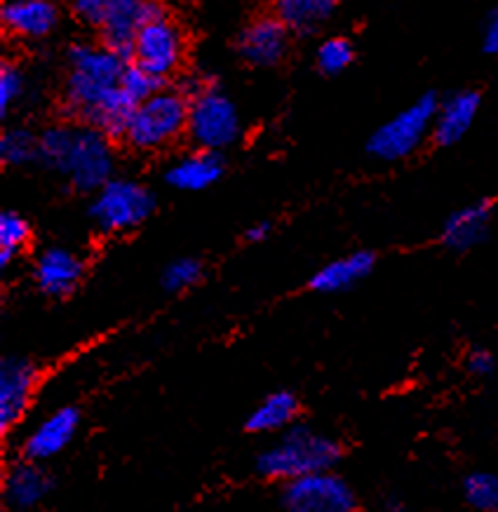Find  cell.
<instances>
[{"label": "cell", "mask_w": 498, "mask_h": 512, "mask_svg": "<svg viewBox=\"0 0 498 512\" xmlns=\"http://www.w3.org/2000/svg\"><path fill=\"white\" fill-rule=\"evenodd\" d=\"M66 78V111L106 137H125L137 106L120 90L127 62L109 47L73 45Z\"/></svg>", "instance_id": "1"}, {"label": "cell", "mask_w": 498, "mask_h": 512, "mask_svg": "<svg viewBox=\"0 0 498 512\" xmlns=\"http://www.w3.org/2000/svg\"><path fill=\"white\" fill-rule=\"evenodd\" d=\"M339 458L341 447L332 437L306 426H292L282 430L278 442L261 451L257 470L266 480L292 482L306 475L327 473L339 463Z\"/></svg>", "instance_id": "2"}, {"label": "cell", "mask_w": 498, "mask_h": 512, "mask_svg": "<svg viewBox=\"0 0 498 512\" xmlns=\"http://www.w3.org/2000/svg\"><path fill=\"white\" fill-rule=\"evenodd\" d=\"M191 99L181 90H160L134 109L125 139L139 151H158L188 132Z\"/></svg>", "instance_id": "3"}, {"label": "cell", "mask_w": 498, "mask_h": 512, "mask_svg": "<svg viewBox=\"0 0 498 512\" xmlns=\"http://www.w3.org/2000/svg\"><path fill=\"white\" fill-rule=\"evenodd\" d=\"M437 109H440V101L435 94H423L421 99H416L412 106H407L405 111L397 113L372 134L367 144L369 153L386 163L412 156L428 137V132L433 130Z\"/></svg>", "instance_id": "4"}, {"label": "cell", "mask_w": 498, "mask_h": 512, "mask_svg": "<svg viewBox=\"0 0 498 512\" xmlns=\"http://www.w3.org/2000/svg\"><path fill=\"white\" fill-rule=\"evenodd\" d=\"M240 113L228 94L217 87H203L191 97L188 134L205 151H221L240 139Z\"/></svg>", "instance_id": "5"}, {"label": "cell", "mask_w": 498, "mask_h": 512, "mask_svg": "<svg viewBox=\"0 0 498 512\" xmlns=\"http://www.w3.org/2000/svg\"><path fill=\"white\" fill-rule=\"evenodd\" d=\"M156 200L139 181L111 179L94 195L90 214L104 233H125L151 217Z\"/></svg>", "instance_id": "6"}, {"label": "cell", "mask_w": 498, "mask_h": 512, "mask_svg": "<svg viewBox=\"0 0 498 512\" xmlns=\"http://www.w3.org/2000/svg\"><path fill=\"white\" fill-rule=\"evenodd\" d=\"M59 172L66 174L78 191H99L111 181L113 153L109 137L99 130H76L71 148Z\"/></svg>", "instance_id": "7"}, {"label": "cell", "mask_w": 498, "mask_h": 512, "mask_svg": "<svg viewBox=\"0 0 498 512\" xmlns=\"http://www.w3.org/2000/svg\"><path fill=\"white\" fill-rule=\"evenodd\" d=\"M282 505L287 512H358L351 484L332 470L287 482Z\"/></svg>", "instance_id": "8"}, {"label": "cell", "mask_w": 498, "mask_h": 512, "mask_svg": "<svg viewBox=\"0 0 498 512\" xmlns=\"http://www.w3.org/2000/svg\"><path fill=\"white\" fill-rule=\"evenodd\" d=\"M186 55V36L170 17H160L146 24L134 43L132 59L141 69L165 80L179 71Z\"/></svg>", "instance_id": "9"}, {"label": "cell", "mask_w": 498, "mask_h": 512, "mask_svg": "<svg viewBox=\"0 0 498 512\" xmlns=\"http://www.w3.org/2000/svg\"><path fill=\"white\" fill-rule=\"evenodd\" d=\"M160 17H167L165 5L160 0H109L104 24L99 26L104 47L130 62L141 29Z\"/></svg>", "instance_id": "10"}, {"label": "cell", "mask_w": 498, "mask_h": 512, "mask_svg": "<svg viewBox=\"0 0 498 512\" xmlns=\"http://www.w3.org/2000/svg\"><path fill=\"white\" fill-rule=\"evenodd\" d=\"M38 372L24 357H5L0 365V430L10 433L31 407Z\"/></svg>", "instance_id": "11"}, {"label": "cell", "mask_w": 498, "mask_h": 512, "mask_svg": "<svg viewBox=\"0 0 498 512\" xmlns=\"http://www.w3.org/2000/svg\"><path fill=\"white\" fill-rule=\"evenodd\" d=\"M80 414L76 407H62L38 423L24 440V456L43 463L62 454L78 435Z\"/></svg>", "instance_id": "12"}, {"label": "cell", "mask_w": 498, "mask_h": 512, "mask_svg": "<svg viewBox=\"0 0 498 512\" xmlns=\"http://www.w3.org/2000/svg\"><path fill=\"white\" fill-rule=\"evenodd\" d=\"M289 45V31L278 17H259L240 33L238 50L247 64L268 69L280 64Z\"/></svg>", "instance_id": "13"}, {"label": "cell", "mask_w": 498, "mask_h": 512, "mask_svg": "<svg viewBox=\"0 0 498 512\" xmlns=\"http://www.w3.org/2000/svg\"><path fill=\"white\" fill-rule=\"evenodd\" d=\"M57 22L59 10L52 0H8L3 5V26L19 38L50 36Z\"/></svg>", "instance_id": "14"}, {"label": "cell", "mask_w": 498, "mask_h": 512, "mask_svg": "<svg viewBox=\"0 0 498 512\" xmlns=\"http://www.w3.org/2000/svg\"><path fill=\"white\" fill-rule=\"evenodd\" d=\"M83 278V261L64 247H50L36 261V282L40 292L50 296H66Z\"/></svg>", "instance_id": "15"}, {"label": "cell", "mask_w": 498, "mask_h": 512, "mask_svg": "<svg viewBox=\"0 0 498 512\" xmlns=\"http://www.w3.org/2000/svg\"><path fill=\"white\" fill-rule=\"evenodd\" d=\"M477 111H480V94L473 90L456 92L449 99H444L435 116L433 139L440 146H452L461 141L473 127Z\"/></svg>", "instance_id": "16"}, {"label": "cell", "mask_w": 498, "mask_h": 512, "mask_svg": "<svg viewBox=\"0 0 498 512\" xmlns=\"http://www.w3.org/2000/svg\"><path fill=\"white\" fill-rule=\"evenodd\" d=\"M221 174H224V160L219 158V153L200 148V151L188 153V156L179 158L177 163H172L165 179L177 191L195 193L217 184Z\"/></svg>", "instance_id": "17"}, {"label": "cell", "mask_w": 498, "mask_h": 512, "mask_svg": "<svg viewBox=\"0 0 498 512\" xmlns=\"http://www.w3.org/2000/svg\"><path fill=\"white\" fill-rule=\"evenodd\" d=\"M50 489V475L40 468V463L29 461V458L22 463H15V466L8 470V475H5L3 484L5 501L17 510L36 508V505L50 494Z\"/></svg>", "instance_id": "18"}, {"label": "cell", "mask_w": 498, "mask_h": 512, "mask_svg": "<svg viewBox=\"0 0 498 512\" xmlns=\"http://www.w3.org/2000/svg\"><path fill=\"white\" fill-rule=\"evenodd\" d=\"M491 224V205L489 202H475V205L463 207L444 221L442 242L456 252H468L487 238Z\"/></svg>", "instance_id": "19"}, {"label": "cell", "mask_w": 498, "mask_h": 512, "mask_svg": "<svg viewBox=\"0 0 498 512\" xmlns=\"http://www.w3.org/2000/svg\"><path fill=\"white\" fill-rule=\"evenodd\" d=\"M376 264V256L372 252H353L341 259L329 261L311 278V287L322 294L346 292L365 280Z\"/></svg>", "instance_id": "20"}, {"label": "cell", "mask_w": 498, "mask_h": 512, "mask_svg": "<svg viewBox=\"0 0 498 512\" xmlns=\"http://www.w3.org/2000/svg\"><path fill=\"white\" fill-rule=\"evenodd\" d=\"M296 412H299V400L287 390H278L261 400L254 412L247 416V430L261 435L282 433V430L292 428Z\"/></svg>", "instance_id": "21"}, {"label": "cell", "mask_w": 498, "mask_h": 512, "mask_svg": "<svg viewBox=\"0 0 498 512\" xmlns=\"http://www.w3.org/2000/svg\"><path fill=\"white\" fill-rule=\"evenodd\" d=\"M334 5L336 0H275V17L287 26V31L306 36L332 17Z\"/></svg>", "instance_id": "22"}, {"label": "cell", "mask_w": 498, "mask_h": 512, "mask_svg": "<svg viewBox=\"0 0 498 512\" xmlns=\"http://www.w3.org/2000/svg\"><path fill=\"white\" fill-rule=\"evenodd\" d=\"M31 238L29 221L17 212L0 214V266L8 268Z\"/></svg>", "instance_id": "23"}, {"label": "cell", "mask_w": 498, "mask_h": 512, "mask_svg": "<svg viewBox=\"0 0 498 512\" xmlns=\"http://www.w3.org/2000/svg\"><path fill=\"white\" fill-rule=\"evenodd\" d=\"M38 158V137L24 127L8 130L0 139V160L5 165H26Z\"/></svg>", "instance_id": "24"}, {"label": "cell", "mask_w": 498, "mask_h": 512, "mask_svg": "<svg viewBox=\"0 0 498 512\" xmlns=\"http://www.w3.org/2000/svg\"><path fill=\"white\" fill-rule=\"evenodd\" d=\"M73 127H50L38 137V160L45 163L50 170H57L62 167L66 153L71 148V139H73Z\"/></svg>", "instance_id": "25"}, {"label": "cell", "mask_w": 498, "mask_h": 512, "mask_svg": "<svg viewBox=\"0 0 498 512\" xmlns=\"http://www.w3.org/2000/svg\"><path fill=\"white\" fill-rule=\"evenodd\" d=\"M120 90L127 94V99L132 101L134 106L144 104L146 99H151L153 94L163 90V80L148 73L146 69H141L139 64H130L127 62L123 78H120Z\"/></svg>", "instance_id": "26"}, {"label": "cell", "mask_w": 498, "mask_h": 512, "mask_svg": "<svg viewBox=\"0 0 498 512\" xmlns=\"http://www.w3.org/2000/svg\"><path fill=\"white\" fill-rule=\"evenodd\" d=\"M466 501L480 512L498 510V475L494 473H473L463 482Z\"/></svg>", "instance_id": "27"}, {"label": "cell", "mask_w": 498, "mask_h": 512, "mask_svg": "<svg viewBox=\"0 0 498 512\" xmlns=\"http://www.w3.org/2000/svg\"><path fill=\"white\" fill-rule=\"evenodd\" d=\"M355 57V50L351 45V40L346 38H327L325 43L318 47V66L322 73L327 76H336V73L346 71L351 66Z\"/></svg>", "instance_id": "28"}, {"label": "cell", "mask_w": 498, "mask_h": 512, "mask_svg": "<svg viewBox=\"0 0 498 512\" xmlns=\"http://www.w3.org/2000/svg\"><path fill=\"white\" fill-rule=\"evenodd\" d=\"M200 275H203L200 261L191 259V256H184V259L172 261V264L165 268L163 287L167 292H184V289L193 287L195 282L200 280Z\"/></svg>", "instance_id": "29"}, {"label": "cell", "mask_w": 498, "mask_h": 512, "mask_svg": "<svg viewBox=\"0 0 498 512\" xmlns=\"http://www.w3.org/2000/svg\"><path fill=\"white\" fill-rule=\"evenodd\" d=\"M26 92V78L22 69H17L15 64L5 62L0 66V113H10L12 106L24 97Z\"/></svg>", "instance_id": "30"}, {"label": "cell", "mask_w": 498, "mask_h": 512, "mask_svg": "<svg viewBox=\"0 0 498 512\" xmlns=\"http://www.w3.org/2000/svg\"><path fill=\"white\" fill-rule=\"evenodd\" d=\"M109 0H71V10L87 26H102Z\"/></svg>", "instance_id": "31"}, {"label": "cell", "mask_w": 498, "mask_h": 512, "mask_svg": "<svg viewBox=\"0 0 498 512\" xmlns=\"http://www.w3.org/2000/svg\"><path fill=\"white\" fill-rule=\"evenodd\" d=\"M494 367H496L494 355H491L489 350H473V353L468 355V369L475 376H487L494 372Z\"/></svg>", "instance_id": "32"}, {"label": "cell", "mask_w": 498, "mask_h": 512, "mask_svg": "<svg viewBox=\"0 0 498 512\" xmlns=\"http://www.w3.org/2000/svg\"><path fill=\"white\" fill-rule=\"evenodd\" d=\"M484 50L489 55H498V5L491 10L487 26H484Z\"/></svg>", "instance_id": "33"}, {"label": "cell", "mask_w": 498, "mask_h": 512, "mask_svg": "<svg viewBox=\"0 0 498 512\" xmlns=\"http://www.w3.org/2000/svg\"><path fill=\"white\" fill-rule=\"evenodd\" d=\"M268 233H271V224H266V221H261V224H254V226L247 228L245 238H247L249 242H261V240L268 238Z\"/></svg>", "instance_id": "34"}, {"label": "cell", "mask_w": 498, "mask_h": 512, "mask_svg": "<svg viewBox=\"0 0 498 512\" xmlns=\"http://www.w3.org/2000/svg\"><path fill=\"white\" fill-rule=\"evenodd\" d=\"M388 510L400 512V510H402V503H400V501H395V498H390V501H388Z\"/></svg>", "instance_id": "35"}]
</instances>
